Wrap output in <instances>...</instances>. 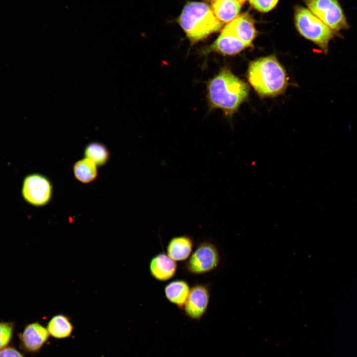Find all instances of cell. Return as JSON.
Masks as SVG:
<instances>
[{"label":"cell","mask_w":357,"mask_h":357,"mask_svg":"<svg viewBox=\"0 0 357 357\" xmlns=\"http://www.w3.org/2000/svg\"><path fill=\"white\" fill-rule=\"evenodd\" d=\"M220 262L215 245L208 241L200 243L186 263L187 270L193 274H202L214 270Z\"/></svg>","instance_id":"cell-7"},{"label":"cell","mask_w":357,"mask_h":357,"mask_svg":"<svg viewBox=\"0 0 357 357\" xmlns=\"http://www.w3.org/2000/svg\"><path fill=\"white\" fill-rule=\"evenodd\" d=\"M24 200L35 206L46 205L51 200L53 187L46 177L39 174L27 176L23 182L21 189Z\"/></svg>","instance_id":"cell-6"},{"label":"cell","mask_w":357,"mask_h":357,"mask_svg":"<svg viewBox=\"0 0 357 357\" xmlns=\"http://www.w3.org/2000/svg\"><path fill=\"white\" fill-rule=\"evenodd\" d=\"M208 98L211 107L232 114L246 99L247 85L227 68L222 69L207 85Z\"/></svg>","instance_id":"cell-1"},{"label":"cell","mask_w":357,"mask_h":357,"mask_svg":"<svg viewBox=\"0 0 357 357\" xmlns=\"http://www.w3.org/2000/svg\"><path fill=\"white\" fill-rule=\"evenodd\" d=\"M278 0H249L251 5L261 12H268L274 8Z\"/></svg>","instance_id":"cell-20"},{"label":"cell","mask_w":357,"mask_h":357,"mask_svg":"<svg viewBox=\"0 0 357 357\" xmlns=\"http://www.w3.org/2000/svg\"><path fill=\"white\" fill-rule=\"evenodd\" d=\"M295 17L296 25L300 34L327 54L329 42L336 34L309 10L303 7L296 8Z\"/></svg>","instance_id":"cell-4"},{"label":"cell","mask_w":357,"mask_h":357,"mask_svg":"<svg viewBox=\"0 0 357 357\" xmlns=\"http://www.w3.org/2000/svg\"><path fill=\"white\" fill-rule=\"evenodd\" d=\"M73 172L75 178L84 183L93 181L98 174L97 165L86 158L75 163L73 166Z\"/></svg>","instance_id":"cell-17"},{"label":"cell","mask_w":357,"mask_h":357,"mask_svg":"<svg viewBox=\"0 0 357 357\" xmlns=\"http://www.w3.org/2000/svg\"><path fill=\"white\" fill-rule=\"evenodd\" d=\"M47 329L50 335L53 338L64 339L71 336L74 326L67 316L58 314L49 320Z\"/></svg>","instance_id":"cell-16"},{"label":"cell","mask_w":357,"mask_h":357,"mask_svg":"<svg viewBox=\"0 0 357 357\" xmlns=\"http://www.w3.org/2000/svg\"><path fill=\"white\" fill-rule=\"evenodd\" d=\"M209 299L210 293L206 285H194L190 289L188 298L182 309L188 317L192 319H199L207 309Z\"/></svg>","instance_id":"cell-8"},{"label":"cell","mask_w":357,"mask_h":357,"mask_svg":"<svg viewBox=\"0 0 357 357\" xmlns=\"http://www.w3.org/2000/svg\"><path fill=\"white\" fill-rule=\"evenodd\" d=\"M247 78L256 92L265 97L282 93L287 85L285 70L273 56L261 58L250 62Z\"/></svg>","instance_id":"cell-2"},{"label":"cell","mask_w":357,"mask_h":357,"mask_svg":"<svg viewBox=\"0 0 357 357\" xmlns=\"http://www.w3.org/2000/svg\"><path fill=\"white\" fill-rule=\"evenodd\" d=\"M309 10L337 34L349 28L338 0H304Z\"/></svg>","instance_id":"cell-5"},{"label":"cell","mask_w":357,"mask_h":357,"mask_svg":"<svg viewBox=\"0 0 357 357\" xmlns=\"http://www.w3.org/2000/svg\"><path fill=\"white\" fill-rule=\"evenodd\" d=\"M213 0V1H215V0Z\"/></svg>","instance_id":"cell-23"},{"label":"cell","mask_w":357,"mask_h":357,"mask_svg":"<svg viewBox=\"0 0 357 357\" xmlns=\"http://www.w3.org/2000/svg\"><path fill=\"white\" fill-rule=\"evenodd\" d=\"M14 325L11 322H0V350L5 348L10 342Z\"/></svg>","instance_id":"cell-19"},{"label":"cell","mask_w":357,"mask_h":357,"mask_svg":"<svg viewBox=\"0 0 357 357\" xmlns=\"http://www.w3.org/2000/svg\"><path fill=\"white\" fill-rule=\"evenodd\" d=\"M241 6L237 0H216L213 2L211 8L221 22L228 23L238 16Z\"/></svg>","instance_id":"cell-14"},{"label":"cell","mask_w":357,"mask_h":357,"mask_svg":"<svg viewBox=\"0 0 357 357\" xmlns=\"http://www.w3.org/2000/svg\"><path fill=\"white\" fill-rule=\"evenodd\" d=\"M193 241L187 236L176 237L172 238L167 247V255L175 261L187 259L192 252Z\"/></svg>","instance_id":"cell-13"},{"label":"cell","mask_w":357,"mask_h":357,"mask_svg":"<svg viewBox=\"0 0 357 357\" xmlns=\"http://www.w3.org/2000/svg\"><path fill=\"white\" fill-rule=\"evenodd\" d=\"M190 289L187 283L183 280L173 281L165 288L166 298L179 308H183L189 294Z\"/></svg>","instance_id":"cell-15"},{"label":"cell","mask_w":357,"mask_h":357,"mask_svg":"<svg viewBox=\"0 0 357 357\" xmlns=\"http://www.w3.org/2000/svg\"><path fill=\"white\" fill-rule=\"evenodd\" d=\"M0 357H25L15 349L12 347H7L0 350Z\"/></svg>","instance_id":"cell-21"},{"label":"cell","mask_w":357,"mask_h":357,"mask_svg":"<svg viewBox=\"0 0 357 357\" xmlns=\"http://www.w3.org/2000/svg\"><path fill=\"white\" fill-rule=\"evenodd\" d=\"M241 4H243L247 0H237Z\"/></svg>","instance_id":"cell-22"},{"label":"cell","mask_w":357,"mask_h":357,"mask_svg":"<svg viewBox=\"0 0 357 357\" xmlns=\"http://www.w3.org/2000/svg\"><path fill=\"white\" fill-rule=\"evenodd\" d=\"M249 46L237 37L223 31L208 48V52L213 51L224 55H236Z\"/></svg>","instance_id":"cell-12"},{"label":"cell","mask_w":357,"mask_h":357,"mask_svg":"<svg viewBox=\"0 0 357 357\" xmlns=\"http://www.w3.org/2000/svg\"><path fill=\"white\" fill-rule=\"evenodd\" d=\"M178 21L192 43L198 42L220 29L222 23L215 16L211 8L200 2L187 3Z\"/></svg>","instance_id":"cell-3"},{"label":"cell","mask_w":357,"mask_h":357,"mask_svg":"<svg viewBox=\"0 0 357 357\" xmlns=\"http://www.w3.org/2000/svg\"><path fill=\"white\" fill-rule=\"evenodd\" d=\"M50 334L47 328L38 322L27 325L19 338L22 348L30 353H37L48 341Z\"/></svg>","instance_id":"cell-9"},{"label":"cell","mask_w":357,"mask_h":357,"mask_svg":"<svg viewBox=\"0 0 357 357\" xmlns=\"http://www.w3.org/2000/svg\"><path fill=\"white\" fill-rule=\"evenodd\" d=\"M84 155L97 166H103L108 162L110 153L104 145L95 142L87 145L84 150Z\"/></svg>","instance_id":"cell-18"},{"label":"cell","mask_w":357,"mask_h":357,"mask_svg":"<svg viewBox=\"0 0 357 357\" xmlns=\"http://www.w3.org/2000/svg\"><path fill=\"white\" fill-rule=\"evenodd\" d=\"M222 31L237 37L249 47L256 33L253 21L247 13L237 16L229 22Z\"/></svg>","instance_id":"cell-10"},{"label":"cell","mask_w":357,"mask_h":357,"mask_svg":"<svg viewBox=\"0 0 357 357\" xmlns=\"http://www.w3.org/2000/svg\"><path fill=\"white\" fill-rule=\"evenodd\" d=\"M176 261L164 253L154 256L149 263V270L151 275L156 279L167 281L172 278L177 271Z\"/></svg>","instance_id":"cell-11"}]
</instances>
